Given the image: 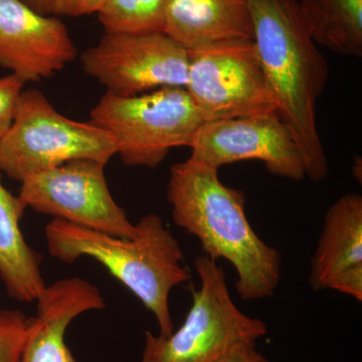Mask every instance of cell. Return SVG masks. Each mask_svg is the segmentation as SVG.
<instances>
[{
  "mask_svg": "<svg viewBox=\"0 0 362 362\" xmlns=\"http://www.w3.org/2000/svg\"><path fill=\"white\" fill-rule=\"evenodd\" d=\"M168 201L173 221L201 242L209 258L225 259L237 272L243 300L273 296L281 280V255L252 228L244 192L228 187L218 169L188 158L170 169Z\"/></svg>",
  "mask_w": 362,
  "mask_h": 362,
  "instance_id": "6da1fadb",
  "label": "cell"
},
{
  "mask_svg": "<svg viewBox=\"0 0 362 362\" xmlns=\"http://www.w3.org/2000/svg\"><path fill=\"white\" fill-rule=\"evenodd\" d=\"M254 42L277 113L301 150L305 173L320 182L328 161L316 124V104L328 64L307 28L298 0H250Z\"/></svg>",
  "mask_w": 362,
  "mask_h": 362,
  "instance_id": "7a4b0ae2",
  "label": "cell"
},
{
  "mask_svg": "<svg viewBox=\"0 0 362 362\" xmlns=\"http://www.w3.org/2000/svg\"><path fill=\"white\" fill-rule=\"evenodd\" d=\"M134 239H122L54 218L45 226L47 250L71 264L82 257L96 259L152 312L161 337L173 332L169 294L190 279L177 240L157 214L136 223Z\"/></svg>",
  "mask_w": 362,
  "mask_h": 362,
  "instance_id": "3957f363",
  "label": "cell"
},
{
  "mask_svg": "<svg viewBox=\"0 0 362 362\" xmlns=\"http://www.w3.org/2000/svg\"><path fill=\"white\" fill-rule=\"evenodd\" d=\"M89 122L115 140L124 164L154 169L171 149L189 147L204 121L185 88L166 87L129 97L107 92Z\"/></svg>",
  "mask_w": 362,
  "mask_h": 362,
  "instance_id": "277c9868",
  "label": "cell"
},
{
  "mask_svg": "<svg viewBox=\"0 0 362 362\" xmlns=\"http://www.w3.org/2000/svg\"><path fill=\"white\" fill-rule=\"evenodd\" d=\"M195 270L201 287L192 292V305L180 329L168 337L145 332L142 362H216L246 343L268 333L261 319L235 306L223 269L209 256L197 257Z\"/></svg>",
  "mask_w": 362,
  "mask_h": 362,
  "instance_id": "5b68a950",
  "label": "cell"
},
{
  "mask_svg": "<svg viewBox=\"0 0 362 362\" xmlns=\"http://www.w3.org/2000/svg\"><path fill=\"white\" fill-rule=\"evenodd\" d=\"M115 140L92 123L61 115L40 90H23L11 129L0 138V171L23 182L75 159L107 164Z\"/></svg>",
  "mask_w": 362,
  "mask_h": 362,
  "instance_id": "8992f818",
  "label": "cell"
},
{
  "mask_svg": "<svg viewBox=\"0 0 362 362\" xmlns=\"http://www.w3.org/2000/svg\"><path fill=\"white\" fill-rule=\"evenodd\" d=\"M188 52V94L204 122L277 112L254 40Z\"/></svg>",
  "mask_w": 362,
  "mask_h": 362,
  "instance_id": "52a82bcc",
  "label": "cell"
},
{
  "mask_svg": "<svg viewBox=\"0 0 362 362\" xmlns=\"http://www.w3.org/2000/svg\"><path fill=\"white\" fill-rule=\"evenodd\" d=\"M106 164L75 159L30 176L18 199L25 209L122 239H134L137 226L128 220L108 187Z\"/></svg>",
  "mask_w": 362,
  "mask_h": 362,
  "instance_id": "ba28073f",
  "label": "cell"
},
{
  "mask_svg": "<svg viewBox=\"0 0 362 362\" xmlns=\"http://www.w3.org/2000/svg\"><path fill=\"white\" fill-rule=\"evenodd\" d=\"M83 69L117 96L187 85L188 52L165 33H107L81 57Z\"/></svg>",
  "mask_w": 362,
  "mask_h": 362,
  "instance_id": "9c48e42d",
  "label": "cell"
},
{
  "mask_svg": "<svg viewBox=\"0 0 362 362\" xmlns=\"http://www.w3.org/2000/svg\"><path fill=\"white\" fill-rule=\"evenodd\" d=\"M189 147V159L216 169L259 160L275 175L293 180L306 176L301 150L277 112L204 122Z\"/></svg>",
  "mask_w": 362,
  "mask_h": 362,
  "instance_id": "30bf717a",
  "label": "cell"
},
{
  "mask_svg": "<svg viewBox=\"0 0 362 362\" xmlns=\"http://www.w3.org/2000/svg\"><path fill=\"white\" fill-rule=\"evenodd\" d=\"M77 56L66 26L23 0H0V66L23 82L63 70Z\"/></svg>",
  "mask_w": 362,
  "mask_h": 362,
  "instance_id": "8fae6325",
  "label": "cell"
},
{
  "mask_svg": "<svg viewBox=\"0 0 362 362\" xmlns=\"http://www.w3.org/2000/svg\"><path fill=\"white\" fill-rule=\"evenodd\" d=\"M309 284L362 301V197L347 194L328 209L313 258Z\"/></svg>",
  "mask_w": 362,
  "mask_h": 362,
  "instance_id": "7c38bea8",
  "label": "cell"
},
{
  "mask_svg": "<svg viewBox=\"0 0 362 362\" xmlns=\"http://www.w3.org/2000/svg\"><path fill=\"white\" fill-rule=\"evenodd\" d=\"M37 315L26 339L21 362H76L65 341L74 319L106 307L99 288L82 278H68L45 286Z\"/></svg>",
  "mask_w": 362,
  "mask_h": 362,
  "instance_id": "4fadbf2b",
  "label": "cell"
},
{
  "mask_svg": "<svg viewBox=\"0 0 362 362\" xmlns=\"http://www.w3.org/2000/svg\"><path fill=\"white\" fill-rule=\"evenodd\" d=\"M164 33L187 51L254 40L250 0H168Z\"/></svg>",
  "mask_w": 362,
  "mask_h": 362,
  "instance_id": "5bb4252c",
  "label": "cell"
},
{
  "mask_svg": "<svg viewBox=\"0 0 362 362\" xmlns=\"http://www.w3.org/2000/svg\"><path fill=\"white\" fill-rule=\"evenodd\" d=\"M25 211L18 197L2 185L0 175V279L9 297L33 302L47 285L40 271L42 256L28 246L21 230Z\"/></svg>",
  "mask_w": 362,
  "mask_h": 362,
  "instance_id": "9a60e30c",
  "label": "cell"
},
{
  "mask_svg": "<svg viewBox=\"0 0 362 362\" xmlns=\"http://www.w3.org/2000/svg\"><path fill=\"white\" fill-rule=\"evenodd\" d=\"M298 2L316 45L344 56H362V0Z\"/></svg>",
  "mask_w": 362,
  "mask_h": 362,
  "instance_id": "2e32d148",
  "label": "cell"
},
{
  "mask_svg": "<svg viewBox=\"0 0 362 362\" xmlns=\"http://www.w3.org/2000/svg\"><path fill=\"white\" fill-rule=\"evenodd\" d=\"M166 2L168 0H108L98 13V18L107 33H164Z\"/></svg>",
  "mask_w": 362,
  "mask_h": 362,
  "instance_id": "e0dca14e",
  "label": "cell"
},
{
  "mask_svg": "<svg viewBox=\"0 0 362 362\" xmlns=\"http://www.w3.org/2000/svg\"><path fill=\"white\" fill-rule=\"evenodd\" d=\"M33 321L20 310L0 311V362H21Z\"/></svg>",
  "mask_w": 362,
  "mask_h": 362,
  "instance_id": "ac0fdd59",
  "label": "cell"
},
{
  "mask_svg": "<svg viewBox=\"0 0 362 362\" xmlns=\"http://www.w3.org/2000/svg\"><path fill=\"white\" fill-rule=\"evenodd\" d=\"M25 83L11 74L0 78V138L11 129Z\"/></svg>",
  "mask_w": 362,
  "mask_h": 362,
  "instance_id": "d6986e66",
  "label": "cell"
},
{
  "mask_svg": "<svg viewBox=\"0 0 362 362\" xmlns=\"http://www.w3.org/2000/svg\"><path fill=\"white\" fill-rule=\"evenodd\" d=\"M108 0H54V16H81L98 13Z\"/></svg>",
  "mask_w": 362,
  "mask_h": 362,
  "instance_id": "ffe728a7",
  "label": "cell"
},
{
  "mask_svg": "<svg viewBox=\"0 0 362 362\" xmlns=\"http://www.w3.org/2000/svg\"><path fill=\"white\" fill-rule=\"evenodd\" d=\"M216 362H270L256 349L255 343L239 345Z\"/></svg>",
  "mask_w": 362,
  "mask_h": 362,
  "instance_id": "44dd1931",
  "label": "cell"
},
{
  "mask_svg": "<svg viewBox=\"0 0 362 362\" xmlns=\"http://www.w3.org/2000/svg\"><path fill=\"white\" fill-rule=\"evenodd\" d=\"M28 6L45 16H54V0H23Z\"/></svg>",
  "mask_w": 362,
  "mask_h": 362,
  "instance_id": "7402d4cb",
  "label": "cell"
}]
</instances>
